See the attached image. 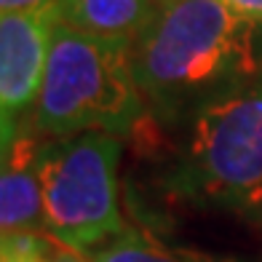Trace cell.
Instances as JSON below:
<instances>
[{"label":"cell","instance_id":"obj_1","mask_svg":"<svg viewBox=\"0 0 262 262\" xmlns=\"http://www.w3.org/2000/svg\"><path fill=\"white\" fill-rule=\"evenodd\" d=\"M254 35L257 25L222 0L161 6L131 49L142 97L166 121L190 115L262 64Z\"/></svg>","mask_w":262,"mask_h":262},{"label":"cell","instance_id":"obj_2","mask_svg":"<svg viewBox=\"0 0 262 262\" xmlns=\"http://www.w3.org/2000/svg\"><path fill=\"white\" fill-rule=\"evenodd\" d=\"M131 49L56 21L49 67L32 110V131L49 139L123 137L145 115Z\"/></svg>","mask_w":262,"mask_h":262},{"label":"cell","instance_id":"obj_3","mask_svg":"<svg viewBox=\"0 0 262 262\" xmlns=\"http://www.w3.org/2000/svg\"><path fill=\"white\" fill-rule=\"evenodd\" d=\"M169 187L195 204L262 206V64L187 115Z\"/></svg>","mask_w":262,"mask_h":262},{"label":"cell","instance_id":"obj_4","mask_svg":"<svg viewBox=\"0 0 262 262\" xmlns=\"http://www.w3.org/2000/svg\"><path fill=\"white\" fill-rule=\"evenodd\" d=\"M121 139L80 134L40 150L46 233L73 252L89 254L123 233L118 201Z\"/></svg>","mask_w":262,"mask_h":262},{"label":"cell","instance_id":"obj_5","mask_svg":"<svg viewBox=\"0 0 262 262\" xmlns=\"http://www.w3.org/2000/svg\"><path fill=\"white\" fill-rule=\"evenodd\" d=\"M59 11L0 14V115L3 145L19 134V121L35 110L49 67Z\"/></svg>","mask_w":262,"mask_h":262},{"label":"cell","instance_id":"obj_6","mask_svg":"<svg viewBox=\"0 0 262 262\" xmlns=\"http://www.w3.org/2000/svg\"><path fill=\"white\" fill-rule=\"evenodd\" d=\"M40 150L32 137H14L3 145V177H0V228L6 233H46Z\"/></svg>","mask_w":262,"mask_h":262},{"label":"cell","instance_id":"obj_7","mask_svg":"<svg viewBox=\"0 0 262 262\" xmlns=\"http://www.w3.org/2000/svg\"><path fill=\"white\" fill-rule=\"evenodd\" d=\"M59 21L99 40L134 49L139 35L156 19L152 0H56Z\"/></svg>","mask_w":262,"mask_h":262},{"label":"cell","instance_id":"obj_8","mask_svg":"<svg viewBox=\"0 0 262 262\" xmlns=\"http://www.w3.org/2000/svg\"><path fill=\"white\" fill-rule=\"evenodd\" d=\"M86 257L91 262H220L204 252L169 246L147 230H123Z\"/></svg>","mask_w":262,"mask_h":262},{"label":"cell","instance_id":"obj_9","mask_svg":"<svg viewBox=\"0 0 262 262\" xmlns=\"http://www.w3.org/2000/svg\"><path fill=\"white\" fill-rule=\"evenodd\" d=\"M0 262H91L86 254L73 252L49 233H6Z\"/></svg>","mask_w":262,"mask_h":262},{"label":"cell","instance_id":"obj_10","mask_svg":"<svg viewBox=\"0 0 262 262\" xmlns=\"http://www.w3.org/2000/svg\"><path fill=\"white\" fill-rule=\"evenodd\" d=\"M56 8V0H0V14H32Z\"/></svg>","mask_w":262,"mask_h":262},{"label":"cell","instance_id":"obj_11","mask_svg":"<svg viewBox=\"0 0 262 262\" xmlns=\"http://www.w3.org/2000/svg\"><path fill=\"white\" fill-rule=\"evenodd\" d=\"M225 6H230L235 14H241L244 19H249L252 25L262 27V0H222Z\"/></svg>","mask_w":262,"mask_h":262},{"label":"cell","instance_id":"obj_12","mask_svg":"<svg viewBox=\"0 0 262 262\" xmlns=\"http://www.w3.org/2000/svg\"><path fill=\"white\" fill-rule=\"evenodd\" d=\"M152 3H156V6L161 8V6H169V3H174V0H152Z\"/></svg>","mask_w":262,"mask_h":262}]
</instances>
